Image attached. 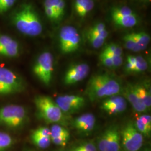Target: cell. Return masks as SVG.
<instances>
[{
  "mask_svg": "<svg viewBox=\"0 0 151 151\" xmlns=\"http://www.w3.org/2000/svg\"><path fill=\"white\" fill-rule=\"evenodd\" d=\"M137 90L140 96L142 101L146 106V108L150 109L151 107V90L145 85L135 84Z\"/></svg>",
  "mask_w": 151,
  "mask_h": 151,
  "instance_id": "obj_16",
  "label": "cell"
},
{
  "mask_svg": "<svg viewBox=\"0 0 151 151\" xmlns=\"http://www.w3.org/2000/svg\"><path fill=\"white\" fill-rule=\"evenodd\" d=\"M50 138H55L61 136L70 135V132L65 127L61 126L60 124L53 125L50 129Z\"/></svg>",
  "mask_w": 151,
  "mask_h": 151,
  "instance_id": "obj_21",
  "label": "cell"
},
{
  "mask_svg": "<svg viewBox=\"0 0 151 151\" xmlns=\"http://www.w3.org/2000/svg\"><path fill=\"white\" fill-rule=\"evenodd\" d=\"M27 113L23 106L9 105L0 108V125L18 128L25 123Z\"/></svg>",
  "mask_w": 151,
  "mask_h": 151,
  "instance_id": "obj_4",
  "label": "cell"
},
{
  "mask_svg": "<svg viewBox=\"0 0 151 151\" xmlns=\"http://www.w3.org/2000/svg\"><path fill=\"white\" fill-rule=\"evenodd\" d=\"M17 29L22 34L36 37L43 31V26L37 12L30 5H24L13 17Z\"/></svg>",
  "mask_w": 151,
  "mask_h": 151,
  "instance_id": "obj_2",
  "label": "cell"
},
{
  "mask_svg": "<svg viewBox=\"0 0 151 151\" xmlns=\"http://www.w3.org/2000/svg\"><path fill=\"white\" fill-rule=\"evenodd\" d=\"M31 139L34 145L42 149L47 148L51 143V139L50 137L31 135Z\"/></svg>",
  "mask_w": 151,
  "mask_h": 151,
  "instance_id": "obj_18",
  "label": "cell"
},
{
  "mask_svg": "<svg viewBox=\"0 0 151 151\" xmlns=\"http://www.w3.org/2000/svg\"><path fill=\"white\" fill-rule=\"evenodd\" d=\"M96 118L93 114L86 113L78 116L73 121V127L82 133H90L95 126Z\"/></svg>",
  "mask_w": 151,
  "mask_h": 151,
  "instance_id": "obj_12",
  "label": "cell"
},
{
  "mask_svg": "<svg viewBox=\"0 0 151 151\" xmlns=\"http://www.w3.org/2000/svg\"><path fill=\"white\" fill-rule=\"evenodd\" d=\"M93 7L94 2L93 1V0H90L86 4V5L77 14L78 15V16L81 17H83L86 16L87 14L91 11L93 9Z\"/></svg>",
  "mask_w": 151,
  "mask_h": 151,
  "instance_id": "obj_28",
  "label": "cell"
},
{
  "mask_svg": "<svg viewBox=\"0 0 151 151\" xmlns=\"http://www.w3.org/2000/svg\"><path fill=\"white\" fill-rule=\"evenodd\" d=\"M55 103L63 113L72 114L79 111L84 107L86 100L81 96L65 95L56 98Z\"/></svg>",
  "mask_w": 151,
  "mask_h": 151,
  "instance_id": "obj_9",
  "label": "cell"
},
{
  "mask_svg": "<svg viewBox=\"0 0 151 151\" xmlns=\"http://www.w3.org/2000/svg\"><path fill=\"white\" fill-rule=\"evenodd\" d=\"M105 30H106L105 25L103 23H98L90 29L88 34H97V33L102 32Z\"/></svg>",
  "mask_w": 151,
  "mask_h": 151,
  "instance_id": "obj_37",
  "label": "cell"
},
{
  "mask_svg": "<svg viewBox=\"0 0 151 151\" xmlns=\"http://www.w3.org/2000/svg\"><path fill=\"white\" fill-rule=\"evenodd\" d=\"M44 10H45L46 15L50 20H53V21L58 20V19L56 13L55 12L54 10L52 7H50L49 6H44Z\"/></svg>",
  "mask_w": 151,
  "mask_h": 151,
  "instance_id": "obj_36",
  "label": "cell"
},
{
  "mask_svg": "<svg viewBox=\"0 0 151 151\" xmlns=\"http://www.w3.org/2000/svg\"><path fill=\"white\" fill-rule=\"evenodd\" d=\"M145 1H150L151 0H145Z\"/></svg>",
  "mask_w": 151,
  "mask_h": 151,
  "instance_id": "obj_45",
  "label": "cell"
},
{
  "mask_svg": "<svg viewBox=\"0 0 151 151\" xmlns=\"http://www.w3.org/2000/svg\"><path fill=\"white\" fill-rule=\"evenodd\" d=\"M19 53V44L13 40L11 43L0 50V55L6 57H15Z\"/></svg>",
  "mask_w": 151,
  "mask_h": 151,
  "instance_id": "obj_17",
  "label": "cell"
},
{
  "mask_svg": "<svg viewBox=\"0 0 151 151\" xmlns=\"http://www.w3.org/2000/svg\"><path fill=\"white\" fill-rule=\"evenodd\" d=\"M133 34L140 45L141 50H145L151 40L149 34L145 32H133Z\"/></svg>",
  "mask_w": 151,
  "mask_h": 151,
  "instance_id": "obj_20",
  "label": "cell"
},
{
  "mask_svg": "<svg viewBox=\"0 0 151 151\" xmlns=\"http://www.w3.org/2000/svg\"><path fill=\"white\" fill-rule=\"evenodd\" d=\"M78 146L83 151H97L96 146L92 142H85Z\"/></svg>",
  "mask_w": 151,
  "mask_h": 151,
  "instance_id": "obj_39",
  "label": "cell"
},
{
  "mask_svg": "<svg viewBox=\"0 0 151 151\" xmlns=\"http://www.w3.org/2000/svg\"><path fill=\"white\" fill-rule=\"evenodd\" d=\"M13 144V139L9 134L0 132V151H5Z\"/></svg>",
  "mask_w": 151,
  "mask_h": 151,
  "instance_id": "obj_22",
  "label": "cell"
},
{
  "mask_svg": "<svg viewBox=\"0 0 151 151\" xmlns=\"http://www.w3.org/2000/svg\"><path fill=\"white\" fill-rule=\"evenodd\" d=\"M134 125H135V128H137V129L138 130L142 135L149 137L151 134V133H150L148 131L146 126L143 123V122L140 120L139 118L137 119V120L135 122V124Z\"/></svg>",
  "mask_w": 151,
  "mask_h": 151,
  "instance_id": "obj_31",
  "label": "cell"
},
{
  "mask_svg": "<svg viewBox=\"0 0 151 151\" xmlns=\"http://www.w3.org/2000/svg\"><path fill=\"white\" fill-rule=\"evenodd\" d=\"M123 145L127 151H138L143 143V137L137 129L135 125L129 123L127 124L121 132Z\"/></svg>",
  "mask_w": 151,
  "mask_h": 151,
  "instance_id": "obj_8",
  "label": "cell"
},
{
  "mask_svg": "<svg viewBox=\"0 0 151 151\" xmlns=\"http://www.w3.org/2000/svg\"><path fill=\"white\" fill-rule=\"evenodd\" d=\"M140 120L143 122V123L146 126L148 131L151 132V117L149 115H143L139 117Z\"/></svg>",
  "mask_w": 151,
  "mask_h": 151,
  "instance_id": "obj_38",
  "label": "cell"
},
{
  "mask_svg": "<svg viewBox=\"0 0 151 151\" xmlns=\"http://www.w3.org/2000/svg\"><path fill=\"white\" fill-rule=\"evenodd\" d=\"M80 35L73 27L67 25L61 29L60 33V45L63 54H70L77 50L80 47Z\"/></svg>",
  "mask_w": 151,
  "mask_h": 151,
  "instance_id": "obj_7",
  "label": "cell"
},
{
  "mask_svg": "<svg viewBox=\"0 0 151 151\" xmlns=\"http://www.w3.org/2000/svg\"></svg>",
  "mask_w": 151,
  "mask_h": 151,
  "instance_id": "obj_46",
  "label": "cell"
},
{
  "mask_svg": "<svg viewBox=\"0 0 151 151\" xmlns=\"http://www.w3.org/2000/svg\"><path fill=\"white\" fill-rule=\"evenodd\" d=\"M83 151L82 150V149H81V148L79 147V146H77V147H74V148H73L72 150H71V151Z\"/></svg>",
  "mask_w": 151,
  "mask_h": 151,
  "instance_id": "obj_42",
  "label": "cell"
},
{
  "mask_svg": "<svg viewBox=\"0 0 151 151\" xmlns=\"http://www.w3.org/2000/svg\"><path fill=\"white\" fill-rule=\"evenodd\" d=\"M12 40L13 39L7 35H0V50L4 48L9 44L10 43Z\"/></svg>",
  "mask_w": 151,
  "mask_h": 151,
  "instance_id": "obj_40",
  "label": "cell"
},
{
  "mask_svg": "<svg viewBox=\"0 0 151 151\" xmlns=\"http://www.w3.org/2000/svg\"><path fill=\"white\" fill-rule=\"evenodd\" d=\"M90 0H75L74 3V9L77 14L85 6Z\"/></svg>",
  "mask_w": 151,
  "mask_h": 151,
  "instance_id": "obj_41",
  "label": "cell"
},
{
  "mask_svg": "<svg viewBox=\"0 0 151 151\" xmlns=\"http://www.w3.org/2000/svg\"><path fill=\"white\" fill-rule=\"evenodd\" d=\"M100 108L110 115H117L125 111L127 102L123 96L115 95L106 98L101 103Z\"/></svg>",
  "mask_w": 151,
  "mask_h": 151,
  "instance_id": "obj_11",
  "label": "cell"
},
{
  "mask_svg": "<svg viewBox=\"0 0 151 151\" xmlns=\"http://www.w3.org/2000/svg\"><path fill=\"white\" fill-rule=\"evenodd\" d=\"M70 135L61 136V137H55V138H50V139H51V141L55 145L65 147L70 139Z\"/></svg>",
  "mask_w": 151,
  "mask_h": 151,
  "instance_id": "obj_30",
  "label": "cell"
},
{
  "mask_svg": "<svg viewBox=\"0 0 151 151\" xmlns=\"http://www.w3.org/2000/svg\"><path fill=\"white\" fill-rule=\"evenodd\" d=\"M124 45L127 49L132 50L135 45V40L133 37L132 33L128 34L124 37Z\"/></svg>",
  "mask_w": 151,
  "mask_h": 151,
  "instance_id": "obj_27",
  "label": "cell"
},
{
  "mask_svg": "<svg viewBox=\"0 0 151 151\" xmlns=\"http://www.w3.org/2000/svg\"><path fill=\"white\" fill-rule=\"evenodd\" d=\"M87 39L94 48H99L101 47L104 43L105 40L97 37L96 35L87 34Z\"/></svg>",
  "mask_w": 151,
  "mask_h": 151,
  "instance_id": "obj_24",
  "label": "cell"
},
{
  "mask_svg": "<svg viewBox=\"0 0 151 151\" xmlns=\"http://www.w3.org/2000/svg\"><path fill=\"white\" fill-rule=\"evenodd\" d=\"M108 139V131L107 130L103 133L98 142V148L100 151H105Z\"/></svg>",
  "mask_w": 151,
  "mask_h": 151,
  "instance_id": "obj_32",
  "label": "cell"
},
{
  "mask_svg": "<svg viewBox=\"0 0 151 151\" xmlns=\"http://www.w3.org/2000/svg\"><path fill=\"white\" fill-rule=\"evenodd\" d=\"M38 116L48 123H60L64 118L63 113L52 97L36 96L34 100Z\"/></svg>",
  "mask_w": 151,
  "mask_h": 151,
  "instance_id": "obj_3",
  "label": "cell"
},
{
  "mask_svg": "<svg viewBox=\"0 0 151 151\" xmlns=\"http://www.w3.org/2000/svg\"><path fill=\"white\" fill-rule=\"evenodd\" d=\"M5 0H0V4H1V3H2L3 2H4Z\"/></svg>",
  "mask_w": 151,
  "mask_h": 151,
  "instance_id": "obj_43",
  "label": "cell"
},
{
  "mask_svg": "<svg viewBox=\"0 0 151 151\" xmlns=\"http://www.w3.org/2000/svg\"><path fill=\"white\" fill-rule=\"evenodd\" d=\"M32 135L50 138V130L47 127H39L32 132Z\"/></svg>",
  "mask_w": 151,
  "mask_h": 151,
  "instance_id": "obj_29",
  "label": "cell"
},
{
  "mask_svg": "<svg viewBox=\"0 0 151 151\" xmlns=\"http://www.w3.org/2000/svg\"><path fill=\"white\" fill-rule=\"evenodd\" d=\"M53 62V57L51 53L45 52L39 55L33 66L34 74L46 86H49L52 80Z\"/></svg>",
  "mask_w": 151,
  "mask_h": 151,
  "instance_id": "obj_5",
  "label": "cell"
},
{
  "mask_svg": "<svg viewBox=\"0 0 151 151\" xmlns=\"http://www.w3.org/2000/svg\"><path fill=\"white\" fill-rule=\"evenodd\" d=\"M121 90V85L115 78L107 74H99L90 79L86 93L91 101H95L118 95Z\"/></svg>",
  "mask_w": 151,
  "mask_h": 151,
  "instance_id": "obj_1",
  "label": "cell"
},
{
  "mask_svg": "<svg viewBox=\"0 0 151 151\" xmlns=\"http://www.w3.org/2000/svg\"><path fill=\"white\" fill-rule=\"evenodd\" d=\"M100 60H101V63H103V65H104L105 66L109 68L113 67V61L111 58L106 54H104L102 52L100 55Z\"/></svg>",
  "mask_w": 151,
  "mask_h": 151,
  "instance_id": "obj_34",
  "label": "cell"
},
{
  "mask_svg": "<svg viewBox=\"0 0 151 151\" xmlns=\"http://www.w3.org/2000/svg\"><path fill=\"white\" fill-rule=\"evenodd\" d=\"M114 22L118 26L123 27H134L138 22L137 17L135 14L113 19Z\"/></svg>",
  "mask_w": 151,
  "mask_h": 151,
  "instance_id": "obj_15",
  "label": "cell"
},
{
  "mask_svg": "<svg viewBox=\"0 0 151 151\" xmlns=\"http://www.w3.org/2000/svg\"><path fill=\"white\" fill-rule=\"evenodd\" d=\"M103 53H104V54H106L107 55L109 56L111 58L112 61H113V67H118L122 65L123 59V57L122 56L115 55L114 54L106 53V52H103Z\"/></svg>",
  "mask_w": 151,
  "mask_h": 151,
  "instance_id": "obj_33",
  "label": "cell"
},
{
  "mask_svg": "<svg viewBox=\"0 0 151 151\" xmlns=\"http://www.w3.org/2000/svg\"><path fill=\"white\" fill-rule=\"evenodd\" d=\"M103 52L118 56H122V54H123L122 48L118 45L114 43L109 44L104 49Z\"/></svg>",
  "mask_w": 151,
  "mask_h": 151,
  "instance_id": "obj_25",
  "label": "cell"
},
{
  "mask_svg": "<svg viewBox=\"0 0 151 151\" xmlns=\"http://www.w3.org/2000/svg\"><path fill=\"white\" fill-rule=\"evenodd\" d=\"M54 5L55 10L60 20L65 14V0H54Z\"/></svg>",
  "mask_w": 151,
  "mask_h": 151,
  "instance_id": "obj_26",
  "label": "cell"
},
{
  "mask_svg": "<svg viewBox=\"0 0 151 151\" xmlns=\"http://www.w3.org/2000/svg\"><path fill=\"white\" fill-rule=\"evenodd\" d=\"M16 0H5L4 2L0 4V13L4 12L7 11L10 8H11Z\"/></svg>",
  "mask_w": 151,
  "mask_h": 151,
  "instance_id": "obj_35",
  "label": "cell"
},
{
  "mask_svg": "<svg viewBox=\"0 0 151 151\" xmlns=\"http://www.w3.org/2000/svg\"><path fill=\"white\" fill-rule=\"evenodd\" d=\"M135 65L133 72L139 73L144 72L148 68V63L142 56H135Z\"/></svg>",
  "mask_w": 151,
  "mask_h": 151,
  "instance_id": "obj_23",
  "label": "cell"
},
{
  "mask_svg": "<svg viewBox=\"0 0 151 151\" xmlns=\"http://www.w3.org/2000/svg\"><path fill=\"white\" fill-rule=\"evenodd\" d=\"M134 14L133 10L127 6H119L114 7L111 12L112 19L122 16H128Z\"/></svg>",
  "mask_w": 151,
  "mask_h": 151,
  "instance_id": "obj_19",
  "label": "cell"
},
{
  "mask_svg": "<svg viewBox=\"0 0 151 151\" xmlns=\"http://www.w3.org/2000/svg\"><path fill=\"white\" fill-rule=\"evenodd\" d=\"M33 151V150H25V151Z\"/></svg>",
  "mask_w": 151,
  "mask_h": 151,
  "instance_id": "obj_44",
  "label": "cell"
},
{
  "mask_svg": "<svg viewBox=\"0 0 151 151\" xmlns=\"http://www.w3.org/2000/svg\"></svg>",
  "mask_w": 151,
  "mask_h": 151,
  "instance_id": "obj_47",
  "label": "cell"
},
{
  "mask_svg": "<svg viewBox=\"0 0 151 151\" xmlns=\"http://www.w3.org/2000/svg\"><path fill=\"white\" fill-rule=\"evenodd\" d=\"M24 88L22 80L12 70L0 66V96L19 93Z\"/></svg>",
  "mask_w": 151,
  "mask_h": 151,
  "instance_id": "obj_6",
  "label": "cell"
},
{
  "mask_svg": "<svg viewBox=\"0 0 151 151\" xmlns=\"http://www.w3.org/2000/svg\"><path fill=\"white\" fill-rule=\"evenodd\" d=\"M125 99L129 102L134 110L138 112H145L147 109L142 101L137 90L136 85L129 84L124 89Z\"/></svg>",
  "mask_w": 151,
  "mask_h": 151,
  "instance_id": "obj_13",
  "label": "cell"
},
{
  "mask_svg": "<svg viewBox=\"0 0 151 151\" xmlns=\"http://www.w3.org/2000/svg\"><path fill=\"white\" fill-rule=\"evenodd\" d=\"M90 70V66L85 63L72 65L65 73L64 84L67 86H71L81 82L88 76Z\"/></svg>",
  "mask_w": 151,
  "mask_h": 151,
  "instance_id": "obj_10",
  "label": "cell"
},
{
  "mask_svg": "<svg viewBox=\"0 0 151 151\" xmlns=\"http://www.w3.org/2000/svg\"><path fill=\"white\" fill-rule=\"evenodd\" d=\"M108 139L105 151H119L120 148V134L116 128L108 130Z\"/></svg>",
  "mask_w": 151,
  "mask_h": 151,
  "instance_id": "obj_14",
  "label": "cell"
}]
</instances>
